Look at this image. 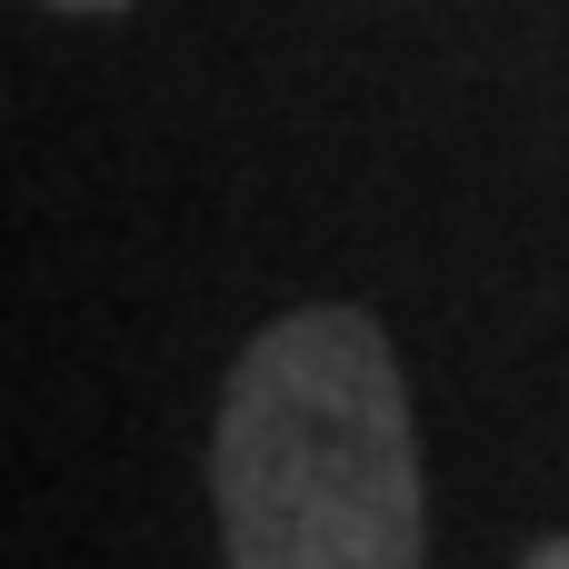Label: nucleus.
I'll return each mask as SVG.
<instances>
[{
	"instance_id": "1",
	"label": "nucleus",
	"mask_w": 569,
	"mask_h": 569,
	"mask_svg": "<svg viewBox=\"0 0 569 569\" xmlns=\"http://www.w3.org/2000/svg\"><path fill=\"white\" fill-rule=\"evenodd\" d=\"M210 500L230 569H430V470L370 310H280L220 380Z\"/></svg>"
},
{
	"instance_id": "3",
	"label": "nucleus",
	"mask_w": 569,
	"mask_h": 569,
	"mask_svg": "<svg viewBox=\"0 0 569 569\" xmlns=\"http://www.w3.org/2000/svg\"><path fill=\"white\" fill-rule=\"evenodd\" d=\"M50 10H130V0H50Z\"/></svg>"
},
{
	"instance_id": "2",
	"label": "nucleus",
	"mask_w": 569,
	"mask_h": 569,
	"mask_svg": "<svg viewBox=\"0 0 569 569\" xmlns=\"http://www.w3.org/2000/svg\"><path fill=\"white\" fill-rule=\"evenodd\" d=\"M520 569H569V530H550L540 550H520Z\"/></svg>"
}]
</instances>
